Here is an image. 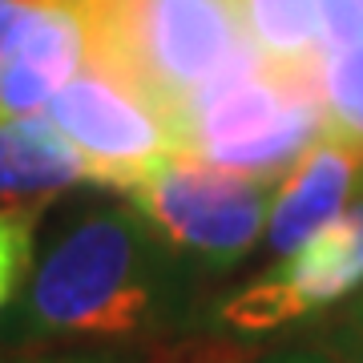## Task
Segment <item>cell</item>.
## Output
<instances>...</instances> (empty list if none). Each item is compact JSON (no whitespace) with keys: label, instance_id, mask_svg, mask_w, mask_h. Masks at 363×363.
<instances>
[{"label":"cell","instance_id":"7","mask_svg":"<svg viewBox=\"0 0 363 363\" xmlns=\"http://www.w3.org/2000/svg\"><path fill=\"white\" fill-rule=\"evenodd\" d=\"M89 61V28L73 0H40L0 52V117L40 113Z\"/></svg>","mask_w":363,"mask_h":363},{"label":"cell","instance_id":"6","mask_svg":"<svg viewBox=\"0 0 363 363\" xmlns=\"http://www.w3.org/2000/svg\"><path fill=\"white\" fill-rule=\"evenodd\" d=\"M363 286V198L315 230L303 247L262 271L255 283L218 303V323L230 335H271L307 315H319Z\"/></svg>","mask_w":363,"mask_h":363},{"label":"cell","instance_id":"5","mask_svg":"<svg viewBox=\"0 0 363 363\" xmlns=\"http://www.w3.org/2000/svg\"><path fill=\"white\" fill-rule=\"evenodd\" d=\"M40 113L85 154L97 186L133 190L162 157L178 150L169 117L130 81L93 61H85Z\"/></svg>","mask_w":363,"mask_h":363},{"label":"cell","instance_id":"4","mask_svg":"<svg viewBox=\"0 0 363 363\" xmlns=\"http://www.w3.org/2000/svg\"><path fill=\"white\" fill-rule=\"evenodd\" d=\"M271 182L222 169L174 150L130 190L133 210L182 259L206 271H230L259 247L271 214Z\"/></svg>","mask_w":363,"mask_h":363},{"label":"cell","instance_id":"10","mask_svg":"<svg viewBox=\"0 0 363 363\" xmlns=\"http://www.w3.org/2000/svg\"><path fill=\"white\" fill-rule=\"evenodd\" d=\"M255 49L274 65L319 61V0H238Z\"/></svg>","mask_w":363,"mask_h":363},{"label":"cell","instance_id":"8","mask_svg":"<svg viewBox=\"0 0 363 363\" xmlns=\"http://www.w3.org/2000/svg\"><path fill=\"white\" fill-rule=\"evenodd\" d=\"M359 182L363 150L335 133H323L295 157V166L286 169L279 190L271 194V214H267V234H262L267 247L279 259L303 247L315 230H323L327 222L347 210Z\"/></svg>","mask_w":363,"mask_h":363},{"label":"cell","instance_id":"16","mask_svg":"<svg viewBox=\"0 0 363 363\" xmlns=\"http://www.w3.org/2000/svg\"><path fill=\"white\" fill-rule=\"evenodd\" d=\"M40 363H105V359H40Z\"/></svg>","mask_w":363,"mask_h":363},{"label":"cell","instance_id":"1","mask_svg":"<svg viewBox=\"0 0 363 363\" xmlns=\"http://www.w3.org/2000/svg\"><path fill=\"white\" fill-rule=\"evenodd\" d=\"M182 255L138 214L97 210L40 259L21 298V339H142L186 307Z\"/></svg>","mask_w":363,"mask_h":363},{"label":"cell","instance_id":"11","mask_svg":"<svg viewBox=\"0 0 363 363\" xmlns=\"http://www.w3.org/2000/svg\"><path fill=\"white\" fill-rule=\"evenodd\" d=\"M327 130L363 150V33L347 45L319 52Z\"/></svg>","mask_w":363,"mask_h":363},{"label":"cell","instance_id":"3","mask_svg":"<svg viewBox=\"0 0 363 363\" xmlns=\"http://www.w3.org/2000/svg\"><path fill=\"white\" fill-rule=\"evenodd\" d=\"M323 133L331 130L319 61L274 65L262 52L210 81L174 113L178 150L262 182L283 178Z\"/></svg>","mask_w":363,"mask_h":363},{"label":"cell","instance_id":"9","mask_svg":"<svg viewBox=\"0 0 363 363\" xmlns=\"http://www.w3.org/2000/svg\"><path fill=\"white\" fill-rule=\"evenodd\" d=\"M77 182H93V169L49 117H0V202L40 206Z\"/></svg>","mask_w":363,"mask_h":363},{"label":"cell","instance_id":"17","mask_svg":"<svg viewBox=\"0 0 363 363\" xmlns=\"http://www.w3.org/2000/svg\"><path fill=\"white\" fill-rule=\"evenodd\" d=\"M355 4H359V13H363V0H355Z\"/></svg>","mask_w":363,"mask_h":363},{"label":"cell","instance_id":"12","mask_svg":"<svg viewBox=\"0 0 363 363\" xmlns=\"http://www.w3.org/2000/svg\"><path fill=\"white\" fill-rule=\"evenodd\" d=\"M33 222L37 214L28 206L0 210V311L16 298L33 267Z\"/></svg>","mask_w":363,"mask_h":363},{"label":"cell","instance_id":"14","mask_svg":"<svg viewBox=\"0 0 363 363\" xmlns=\"http://www.w3.org/2000/svg\"><path fill=\"white\" fill-rule=\"evenodd\" d=\"M327 343L343 363H363V291L351 295V307L335 319Z\"/></svg>","mask_w":363,"mask_h":363},{"label":"cell","instance_id":"2","mask_svg":"<svg viewBox=\"0 0 363 363\" xmlns=\"http://www.w3.org/2000/svg\"><path fill=\"white\" fill-rule=\"evenodd\" d=\"M89 61L169 117L210 81L259 57L238 0H81Z\"/></svg>","mask_w":363,"mask_h":363},{"label":"cell","instance_id":"13","mask_svg":"<svg viewBox=\"0 0 363 363\" xmlns=\"http://www.w3.org/2000/svg\"><path fill=\"white\" fill-rule=\"evenodd\" d=\"M363 33V13L355 0H319V52L347 45Z\"/></svg>","mask_w":363,"mask_h":363},{"label":"cell","instance_id":"18","mask_svg":"<svg viewBox=\"0 0 363 363\" xmlns=\"http://www.w3.org/2000/svg\"><path fill=\"white\" fill-rule=\"evenodd\" d=\"M73 4H81V0H73Z\"/></svg>","mask_w":363,"mask_h":363},{"label":"cell","instance_id":"15","mask_svg":"<svg viewBox=\"0 0 363 363\" xmlns=\"http://www.w3.org/2000/svg\"><path fill=\"white\" fill-rule=\"evenodd\" d=\"M259 363H335L327 355H311V351H279V355H267Z\"/></svg>","mask_w":363,"mask_h":363}]
</instances>
